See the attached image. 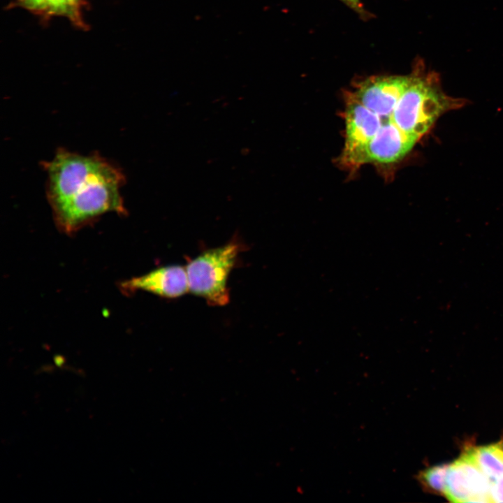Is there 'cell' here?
<instances>
[{
  "mask_svg": "<svg viewBox=\"0 0 503 503\" xmlns=\"http://www.w3.org/2000/svg\"><path fill=\"white\" fill-rule=\"evenodd\" d=\"M343 1L347 6L353 9L363 18H367L370 17L368 13L364 9L360 0H340Z\"/></svg>",
  "mask_w": 503,
  "mask_h": 503,
  "instance_id": "13",
  "label": "cell"
},
{
  "mask_svg": "<svg viewBox=\"0 0 503 503\" xmlns=\"http://www.w3.org/2000/svg\"><path fill=\"white\" fill-rule=\"evenodd\" d=\"M81 0H18L20 4L29 10L48 15H62L80 23Z\"/></svg>",
  "mask_w": 503,
  "mask_h": 503,
  "instance_id": "10",
  "label": "cell"
},
{
  "mask_svg": "<svg viewBox=\"0 0 503 503\" xmlns=\"http://www.w3.org/2000/svg\"><path fill=\"white\" fill-rule=\"evenodd\" d=\"M46 193L57 228L71 235L108 212L126 214L122 170L97 154L64 149L44 163Z\"/></svg>",
  "mask_w": 503,
  "mask_h": 503,
  "instance_id": "1",
  "label": "cell"
},
{
  "mask_svg": "<svg viewBox=\"0 0 503 503\" xmlns=\"http://www.w3.org/2000/svg\"><path fill=\"white\" fill-rule=\"evenodd\" d=\"M242 245L233 240L207 249L189 259L185 265L189 291L213 306H223L230 300L228 281Z\"/></svg>",
  "mask_w": 503,
  "mask_h": 503,
  "instance_id": "3",
  "label": "cell"
},
{
  "mask_svg": "<svg viewBox=\"0 0 503 503\" xmlns=\"http://www.w3.org/2000/svg\"><path fill=\"white\" fill-rule=\"evenodd\" d=\"M416 140L388 120L381 125L367 148V163H391L405 156Z\"/></svg>",
  "mask_w": 503,
  "mask_h": 503,
  "instance_id": "8",
  "label": "cell"
},
{
  "mask_svg": "<svg viewBox=\"0 0 503 503\" xmlns=\"http://www.w3.org/2000/svg\"><path fill=\"white\" fill-rule=\"evenodd\" d=\"M462 103L443 92L436 73L426 71L425 67L418 64L389 120L417 142L442 114L460 106Z\"/></svg>",
  "mask_w": 503,
  "mask_h": 503,
  "instance_id": "2",
  "label": "cell"
},
{
  "mask_svg": "<svg viewBox=\"0 0 503 503\" xmlns=\"http://www.w3.org/2000/svg\"><path fill=\"white\" fill-rule=\"evenodd\" d=\"M411 80L408 75L374 76L359 82L351 93L381 122L389 120L401 96Z\"/></svg>",
  "mask_w": 503,
  "mask_h": 503,
  "instance_id": "6",
  "label": "cell"
},
{
  "mask_svg": "<svg viewBox=\"0 0 503 503\" xmlns=\"http://www.w3.org/2000/svg\"><path fill=\"white\" fill-rule=\"evenodd\" d=\"M490 497L492 502H503V476L491 483Z\"/></svg>",
  "mask_w": 503,
  "mask_h": 503,
  "instance_id": "12",
  "label": "cell"
},
{
  "mask_svg": "<svg viewBox=\"0 0 503 503\" xmlns=\"http://www.w3.org/2000/svg\"><path fill=\"white\" fill-rule=\"evenodd\" d=\"M449 465H439L426 468L417 474L420 485L425 491L444 495Z\"/></svg>",
  "mask_w": 503,
  "mask_h": 503,
  "instance_id": "11",
  "label": "cell"
},
{
  "mask_svg": "<svg viewBox=\"0 0 503 503\" xmlns=\"http://www.w3.org/2000/svg\"><path fill=\"white\" fill-rule=\"evenodd\" d=\"M344 119L346 138L340 163L348 168L356 169L367 163V146L381 127V120L351 92L345 94Z\"/></svg>",
  "mask_w": 503,
  "mask_h": 503,
  "instance_id": "4",
  "label": "cell"
},
{
  "mask_svg": "<svg viewBox=\"0 0 503 503\" xmlns=\"http://www.w3.org/2000/svg\"><path fill=\"white\" fill-rule=\"evenodd\" d=\"M491 481L475 460L472 447L449 465L444 495L453 502H492Z\"/></svg>",
  "mask_w": 503,
  "mask_h": 503,
  "instance_id": "5",
  "label": "cell"
},
{
  "mask_svg": "<svg viewBox=\"0 0 503 503\" xmlns=\"http://www.w3.org/2000/svg\"><path fill=\"white\" fill-rule=\"evenodd\" d=\"M119 286L125 293L137 291L165 298H176L189 291L185 266L169 265L154 269L143 275L122 282Z\"/></svg>",
  "mask_w": 503,
  "mask_h": 503,
  "instance_id": "7",
  "label": "cell"
},
{
  "mask_svg": "<svg viewBox=\"0 0 503 503\" xmlns=\"http://www.w3.org/2000/svg\"><path fill=\"white\" fill-rule=\"evenodd\" d=\"M477 464L491 483L503 476V440L485 446L472 447Z\"/></svg>",
  "mask_w": 503,
  "mask_h": 503,
  "instance_id": "9",
  "label": "cell"
}]
</instances>
